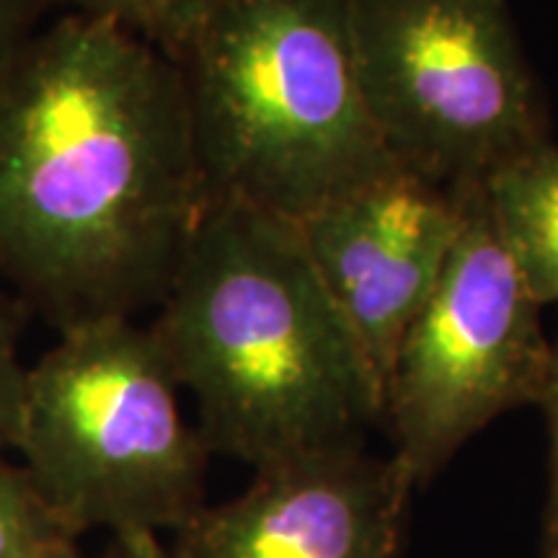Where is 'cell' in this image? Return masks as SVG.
I'll use <instances>...</instances> for the list:
<instances>
[{"instance_id": "8", "label": "cell", "mask_w": 558, "mask_h": 558, "mask_svg": "<svg viewBox=\"0 0 558 558\" xmlns=\"http://www.w3.org/2000/svg\"><path fill=\"white\" fill-rule=\"evenodd\" d=\"M416 484L393 456L341 448L256 471L246 492L202 507L173 558H401Z\"/></svg>"}, {"instance_id": "6", "label": "cell", "mask_w": 558, "mask_h": 558, "mask_svg": "<svg viewBox=\"0 0 558 558\" xmlns=\"http://www.w3.org/2000/svg\"><path fill=\"white\" fill-rule=\"evenodd\" d=\"M541 311L473 186L448 267L386 383L390 456L416 488L494 418L541 401L554 347Z\"/></svg>"}, {"instance_id": "10", "label": "cell", "mask_w": 558, "mask_h": 558, "mask_svg": "<svg viewBox=\"0 0 558 558\" xmlns=\"http://www.w3.org/2000/svg\"><path fill=\"white\" fill-rule=\"evenodd\" d=\"M19 465L0 456V558H32L73 543Z\"/></svg>"}, {"instance_id": "1", "label": "cell", "mask_w": 558, "mask_h": 558, "mask_svg": "<svg viewBox=\"0 0 558 558\" xmlns=\"http://www.w3.org/2000/svg\"><path fill=\"white\" fill-rule=\"evenodd\" d=\"M179 68L62 11L0 65V288L60 333L158 308L205 213Z\"/></svg>"}, {"instance_id": "14", "label": "cell", "mask_w": 558, "mask_h": 558, "mask_svg": "<svg viewBox=\"0 0 558 558\" xmlns=\"http://www.w3.org/2000/svg\"><path fill=\"white\" fill-rule=\"evenodd\" d=\"M538 407L546 411L550 435V486L546 505V543L558 541V341L550 347L548 378Z\"/></svg>"}, {"instance_id": "4", "label": "cell", "mask_w": 558, "mask_h": 558, "mask_svg": "<svg viewBox=\"0 0 558 558\" xmlns=\"http://www.w3.org/2000/svg\"><path fill=\"white\" fill-rule=\"evenodd\" d=\"M177 390L150 326L135 318L62 331L29 367L13 450L70 538L96 527L158 538L205 507L209 450Z\"/></svg>"}, {"instance_id": "2", "label": "cell", "mask_w": 558, "mask_h": 558, "mask_svg": "<svg viewBox=\"0 0 558 558\" xmlns=\"http://www.w3.org/2000/svg\"><path fill=\"white\" fill-rule=\"evenodd\" d=\"M209 452L254 471L357 448L383 388L295 222L207 202L150 324Z\"/></svg>"}, {"instance_id": "5", "label": "cell", "mask_w": 558, "mask_h": 558, "mask_svg": "<svg viewBox=\"0 0 558 558\" xmlns=\"http://www.w3.org/2000/svg\"><path fill=\"white\" fill-rule=\"evenodd\" d=\"M369 117L393 160L471 190L548 140L507 0H349Z\"/></svg>"}, {"instance_id": "13", "label": "cell", "mask_w": 558, "mask_h": 558, "mask_svg": "<svg viewBox=\"0 0 558 558\" xmlns=\"http://www.w3.org/2000/svg\"><path fill=\"white\" fill-rule=\"evenodd\" d=\"M54 9H62V0H0V65L47 24Z\"/></svg>"}, {"instance_id": "9", "label": "cell", "mask_w": 558, "mask_h": 558, "mask_svg": "<svg viewBox=\"0 0 558 558\" xmlns=\"http://www.w3.org/2000/svg\"><path fill=\"white\" fill-rule=\"evenodd\" d=\"M481 194L530 295L558 305V145L548 137L507 160Z\"/></svg>"}, {"instance_id": "11", "label": "cell", "mask_w": 558, "mask_h": 558, "mask_svg": "<svg viewBox=\"0 0 558 558\" xmlns=\"http://www.w3.org/2000/svg\"><path fill=\"white\" fill-rule=\"evenodd\" d=\"M215 0H62V11L104 19L171 54Z\"/></svg>"}, {"instance_id": "3", "label": "cell", "mask_w": 558, "mask_h": 558, "mask_svg": "<svg viewBox=\"0 0 558 558\" xmlns=\"http://www.w3.org/2000/svg\"><path fill=\"white\" fill-rule=\"evenodd\" d=\"M169 58L207 202L298 226L399 169L362 94L349 0H215Z\"/></svg>"}, {"instance_id": "12", "label": "cell", "mask_w": 558, "mask_h": 558, "mask_svg": "<svg viewBox=\"0 0 558 558\" xmlns=\"http://www.w3.org/2000/svg\"><path fill=\"white\" fill-rule=\"evenodd\" d=\"M19 313L16 300L0 288V456L16 445L29 375L19 352Z\"/></svg>"}, {"instance_id": "17", "label": "cell", "mask_w": 558, "mask_h": 558, "mask_svg": "<svg viewBox=\"0 0 558 558\" xmlns=\"http://www.w3.org/2000/svg\"><path fill=\"white\" fill-rule=\"evenodd\" d=\"M543 558H558V541L546 543V556H543Z\"/></svg>"}, {"instance_id": "15", "label": "cell", "mask_w": 558, "mask_h": 558, "mask_svg": "<svg viewBox=\"0 0 558 558\" xmlns=\"http://www.w3.org/2000/svg\"><path fill=\"white\" fill-rule=\"evenodd\" d=\"M109 558H173V554L163 550L156 535H143V538H114V550Z\"/></svg>"}, {"instance_id": "16", "label": "cell", "mask_w": 558, "mask_h": 558, "mask_svg": "<svg viewBox=\"0 0 558 558\" xmlns=\"http://www.w3.org/2000/svg\"><path fill=\"white\" fill-rule=\"evenodd\" d=\"M32 558H81V556H78V550H75L73 543H65V546L50 548V550H45V554H37Z\"/></svg>"}, {"instance_id": "7", "label": "cell", "mask_w": 558, "mask_h": 558, "mask_svg": "<svg viewBox=\"0 0 558 558\" xmlns=\"http://www.w3.org/2000/svg\"><path fill=\"white\" fill-rule=\"evenodd\" d=\"M471 190H450L399 166L298 222L383 401L401 341L448 267Z\"/></svg>"}]
</instances>
